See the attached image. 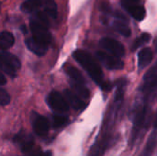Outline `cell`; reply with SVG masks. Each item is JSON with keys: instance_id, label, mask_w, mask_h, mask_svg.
Returning a JSON list of instances; mask_svg holds the SVG:
<instances>
[{"instance_id": "cell-1", "label": "cell", "mask_w": 157, "mask_h": 156, "mask_svg": "<svg viewBox=\"0 0 157 156\" xmlns=\"http://www.w3.org/2000/svg\"><path fill=\"white\" fill-rule=\"evenodd\" d=\"M73 57L86 70L88 75L93 79V81L102 88V90L104 91L110 90L111 86H109L107 82L104 81L103 72L101 70V67L88 52L83 50H76L73 53Z\"/></svg>"}, {"instance_id": "cell-2", "label": "cell", "mask_w": 157, "mask_h": 156, "mask_svg": "<svg viewBox=\"0 0 157 156\" xmlns=\"http://www.w3.org/2000/svg\"><path fill=\"white\" fill-rule=\"evenodd\" d=\"M20 67L21 63L17 56L10 52H6V51H2L0 52V69L5 74L13 78L16 76L17 72Z\"/></svg>"}, {"instance_id": "cell-3", "label": "cell", "mask_w": 157, "mask_h": 156, "mask_svg": "<svg viewBox=\"0 0 157 156\" xmlns=\"http://www.w3.org/2000/svg\"><path fill=\"white\" fill-rule=\"evenodd\" d=\"M30 30L32 33V38L49 45L52 41V36L48 29V25L44 24L38 18L31 19L29 23Z\"/></svg>"}, {"instance_id": "cell-4", "label": "cell", "mask_w": 157, "mask_h": 156, "mask_svg": "<svg viewBox=\"0 0 157 156\" xmlns=\"http://www.w3.org/2000/svg\"><path fill=\"white\" fill-rule=\"evenodd\" d=\"M46 102L50 108L57 113H63L69 109V104L67 100L57 91L51 92L47 97Z\"/></svg>"}, {"instance_id": "cell-5", "label": "cell", "mask_w": 157, "mask_h": 156, "mask_svg": "<svg viewBox=\"0 0 157 156\" xmlns=\"http://www.w3.org/2000/svg\"><path fill=\"white\" fill-rule=\"evenodd\" d=\"M30 120L32 129L38 136H45L49 132L50 122L42 115H40L37 112H32L30 116Z\"/></svg>"}, {"instance_id": "cell-6", "label": "cell", "mask_w": 157, "mask_h": 156, "mask_svg": "<svg viewBox=\"0 0 157 156\" xmlns=\"http://www.w3.org/2000/svg\"><path fill=\"white\" fill-rule=\"evenodd\" d=\"M97 57H98V61L103 65H105L108 69L120 70V69H122L124 66V63L120 59V57L113 55L111 53L109 54V53L105 52V51H98Z\"/></svg>"}, {"instance_id": "cell-7", "label": "cell", "mask_w": 157, "mask_h": 156, "mask_svg": "<svg viewBox=\"0 0 157 156\" xmlns=\"http://www.w3.org/2000/svg\"><path fill=\"white\" fill-rule=\"evenodd\" d=\"M99 45L109 53L116 55L118 57H122L125 54L124 46L118 40L111 38H103L99 41Z\"/></svg>"}, {"instance_id": "cell-8", "label": "cell", "mask_w": 157, "mask_h": 156, "mask_svg": "<svg viewBox=\"0 0 157 156\" xmlns=\"http://www.w3.org/2000/svg\"><path fill=\"white\" fill-rule=\"evenodd\" d=\"M111 137L109 135H105L104 137L98 139L96 143L92 145L89 150L88 156H103L106 150L112 145V141L110 140Z\"/></svg>"}, {"instance_id": "cell-9", "label": "cell", "mask_w": 157, "mask_h": 156, "mask_svg": "<svg viewBox=\"0 0 157 156\" xmlns=\"http://www.w3.org/2000/svg\"><path fill=\"white\" fill-rule=\"evenodd\" d=\"M121 4H122L123 8L134 19H136L138 21H142L143 19H144V17L146 16V11L143 6L136 5V4H134V2H131L128 0H122Z\"/></svg>"}, {"instance_id": "cell-10", "label": "cell", "mask_w": 157, "mask_h": 156, "mask_svg": "<svg viewBox=\"0 0 157 156\" xmlns=\"http://www.w3.org/2000/svg\"><path fill=\"white\" fill-rule=\"evenodd\" d=\"M14 142L19 146L23 152H29L34 145V138L26 131H19L15 137Z\"/></svg>"}, {"instance_id": "cell-11", "label": "cell", "mask_w": 157, "mask_h": 156, "mask_svg": "<svg viewBox=\"0 0 157 156\" xmlns=\"http://www.w3.org/2000/svg\"><path fill=\"white\" fill-rule=\"evenodd\" d=\"M25 44L30 51H32L34 54H36L38 56L45 55V53L48 51V47H49V45H47L43 42H40L39 40L33 39L32 37L27 38L25 40Z\"/></svg>"}, {"instance_id": "cell-12", "label": "cell", "mask_w": 157, "mask_h": 156, "mask_svg": "<svg viewBox=\"0 0 157 156\" xmlns=\"http://www.w3.org/2000/svg\"><path fill=\"white\" fill-rule=\"evenodd\" d=\"M64 97H65V99L67 100L68 104L73 108H75L76 110L83 109L86 107L85 102L75 93H74L70 89H65L64 90Z\"/></svg>"}, {"instance_id": "cell-13", "label": "cell", "mask_w": 157, "mask_h": 156, "mask_svg": "<svg viewBox=\"0 0 157 156\" xmlns=\"http://www.w3.org/2000/svg\"><path fill=\"white\" fill-rule=\"evenodd\" d=\"M153 60V51L150 48H144L138 53V65L140 69L147 67Z\"/></svg>"}, {"instance_id": "cell-14", "label": "cell", "mask_w": 157, "mask_h": 156, "mask_svg": "<svg viewBox=\"0 0 157 156\" xmlns=\"http://www.w3.org/2000/svg\"><path fill=\"white\" fill-rule=\"evenodd\" d=\"M43 6V0H26L21 6L20 9L25 13H34L37 12Z\"/></svg>"}, {"instance_id": "cell-15", "label": "cell", "mask_w": 157, "mask_h": 156, "mask_svg": "<svg viewBox=\"0 0 157 156\" xmlns=\"http://www.w3.org/2000/svg\"><path fill=\"white\" fill-rule=\"evenodd\" d=\"M15 43V38L12 33L8 31L0 32V50L6 51Z\"/></svg>"}, {"instance_id": "cell-16", "label": "cell", "mask_w": 157, "mask_h": 156, "mask_svg": "<svg viewBox=\"0 0 157 156\" xmlns=\"http://www.w3.org/2000/svg\"><path fill=\"white\" fill-rule=\"evenodd\" d=\"M65 73L66 74L69 76L70 81H74V82H77V83H82V84H86V81L82 75V74L80 73V71L78 69H76L75 67L72 66V65H67L65 67Z\"/></svg>"}, {"instance_id": "cell-17", "label": "cell", "mask_w": 157, "mask_h": 156, "mask_svg": "<svg viewBox=\"0 0 157 156\" xmlns=\"http://www.w3.org/2000/svg\"><path fill=\"white\" fill-rule=\"evenodd\" d=\"M43 9L44 13L51 18L57 17V5L53 0H44L43 1Z\"/></svg>"}, {"instance_id": "cell-18", "label": "cell", "mask_w": 157, "mask_h": 156, "mask_svg": "<svg viewBox=\"0 0 157 156\" xmlns=\"http://www.w3.org/2000/svg\"><path fill=\"white\" fill-rule=\"evenodd\" d=\"M125 20L126 19H124V18H118L114 22V28L121 35H122L124 37H130L132 34L131 29L125 23Z\"/></svg>"}, {"instance_id": "cell-19", "label": "cell", "mask_w": 157, "mask_h": 156, "mask_svg": "<svg viewBox=\"0 0 157 156\" xmlns=\"http://www.w3.org/2000/svg\"><path fill=\"white\" fill-rule=\"evenodd\" d=\"M70 85H71L72 88L76 92V94H78L80 97H82L84 98H88L89 97L90 93H89V90L87 89L86 84L70 81Z\"/></svg>"}, {"instance_id": "cell-20", "label": "cell", "mask_w": 157, "mask_h": 156, "mask_svg": "<svg viewBox=\"0 0 157 156\" xmlns=\"http://www.w3.org/2000/svg\"><path fill=\"white\" fill-rule=\"evenodd\" d=\"M117 90H116V94H115V102H121L123 98L124 93H125V89L127 86V80L122 78V79H119L117 80Z\"/></svg>"}, {"instance_id": "cell-21", "label": "cell", "mask_w": 157, "mask_h": 156, "mask_svg": "<svg viewBox=\"0 0 157 156\" xmlns=\"http://www.w3.org/2000/svg\"><path fill=\"white\" fill-rule=\"evenodd\" d=\"M68 123V118L64 115H61V114H55L52 116V126L54 129H58V128H62L64 125H66Z\"/></svg>"}, {"instance_id": "cell-22", "label": "cell", "mask_w": 157, "mask_h": 156, "mask_svg": "<svg viewBox=\"0 0 157 156\" xmlns=\"http://www.w3.org/2000/svg\"><path fill=\"white\" fill-rule=\"evenodd\" d=\"M151 40V35L149 33H143L141 34L136 40L135 41L133 42V45H132V51H134L135 50H137L138 48L145 45L146 43H148Z\"/></svg>"}, {"instance_id": "cell-23", "label": "cell", "mask_w": 157, "mask_h": 156, "mask_svg": "<svg viewBox=\"0 0 157 156\" xmlns=\"http://www.w3.org/2000/svg\"><path fill=\"white\" fill-rule=\"evenodd\" d=\"M10 103L9 94L3 88L0 87V106H6Z\"/></svg>"}, {"instance_id": "cell-24", "label": "cell", "mask_w": 157, "mask_h": 156, "mask_svg": "<svg viewBox=\"0 0 157 156\" xmlns=\"http://www.w3.org/2000/svg\"><path fill=\"white\" fill-rule=\"evenodd\" d=\"M155 76H157V62L146 73V74L144 76V80H147L149 78L155 77Z\"/></svg>"}, {"instance_id": "cell-25", "label": "cell", "mask_w": 157, "mask_h": 156, "mask_svg": "<svg viewBox=\"0 0 157 156\" xmlns=\"http://www.w3.org/2000/svg\"><path fill=\"white\" fill-rule=\"evenodd\" d=\"M6 84V76L0 72V86H4Z\"/></svg>"}, {"instance_id": "cell-26", "label": "cell", "mask_w": 157, "mask_h": 156, "mask_svg": "<svg viewBox=\"0 0 157 156\" xmlns=\"http://www.w3.org/2000/svg\"><path fill=\"white\" fill-rule=\"evenodd\" d=\"M20 29H22V32H23L24 34H26V33L28 32V30H27V28H26V26H25V25H22V26L20 27Z\"/></svg>"}, {"instance_id": "cell-27", "label": "cell", "mask_w": 157, "mask_h": 156, "mask_svg": "<svg viewBox=\"0 0 157 156\" xmlns=\"http://www.w3.org/2000/svg\"><path fill=\"white\" fill-rule=\"evenodd\" d=\"M42 156H52V152L47 151V152H45V153L42 154Z\"/></svg>"}, {"instance_id": "cell-28", "label": "cell", "mask_w": 157, "mask_h": 156, "mask_svg": "<svg viewBox=\"0 0 157 156\" xmlns=\"http://www.w3.org/2000/svg\"><path fill=\"white\" fill-rule=\"evenodd\" d=\"M154 129L155 130H157V115L155 119V121H154Z\"/></svg>"}, {"instance_id": "cell-29", "label": "cell", "mask_w": 157, "mask_h": 156, "mask_svg": "<svg viewBox=\"0 0 157 156\" xmlns=\"http://www.w3.org/2000/svg\"><path fill=\"white\" fill-rule=\"evenodd\" d=\"M128 1H131V2H134L135 3V2H138L139 0H128Z\"/></svg>"}, {"instance_id": "cell-30", "label": "cell", "mask_w": 157, "mask_h": 156, "mask_svg": "<svg viewBox=\"0 0 157 156\" xmlns=\"http://www.w3.org/2000/svg\"><path fill=\"white\" fill-rule=\"evenodd\" d=\"M156 44H157V40H156Z\"/></svg>"}]
</instances>
